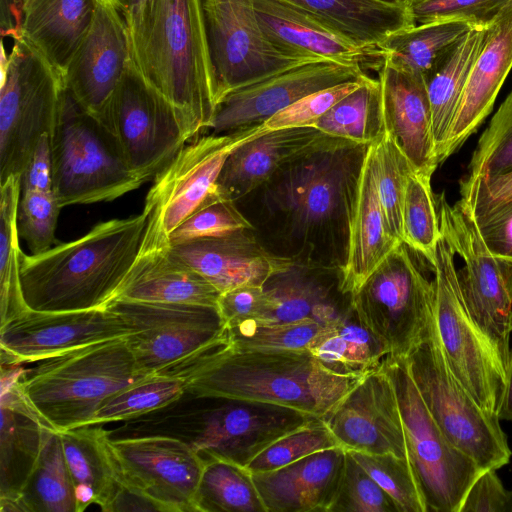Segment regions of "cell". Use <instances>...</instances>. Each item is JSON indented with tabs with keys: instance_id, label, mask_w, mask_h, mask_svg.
I'll use <instances>...</instances> for the list:
<instances>
[{
	"instance_id": "obj_1",
	"label": "cell",
	"mask_w": 512,
	"mask_h": 512,
	"mask_svg": "<svg viewBox=\"0 0 512 512\" xmlns=\"http://www.w3.org/2000/svg\"><path fill=\"white\" fill-rule=\"evenodd\" d=\"M369 146L344 140L318 149L285 165L259 187L264 212L286 244L287 256L342 269Z\"/></svg>"
},
{
	"instance_id": "obj_2",
	"label": "cell",
	"mask_w": 512,
	"mask_h": 512,
	"mask_svg": "<svg viewBox=\"0 0 512 512\" xmlns=\"http://www.w3.org/2000/svg\"><path fill=\"white\" fill-rule=\"evenodd\" d=\"M144 211L96 224L82 237L40 254H21L23 297L30 310L79 311L106 307L139 254Z\"/></svg>"
},
{
	"instance_id": "obj_3",
	"label": "cell",
	"mask_w": 512,
	"mask_h": 512,
	"mask_svg": "<svg viewBox=\"0 0 512 512\" xmlns=\"http://www.w3.org/2000/svg\"><path fill=\"white\" fill-rule=\"evenodd\" d=\"M363 377L335 374L308 350L241 349L226 338L181 378L192 394L274 403L324 419Z\"/></svg>"
},
{
	"instance_id": "obj_4",
	"label": "cell",
	"mask_w": 512,
	"mask_h": 512,
	"mask_svg": "<svg viewBox=\"0 0 512 512\" xmlns=\"http://www.w3.org/2000/svg\"><path fill=\"white\" fill-rule=\"evenodd\" d=\"M316 419L319 418L304 411L274 403L185 391L161 409L124 421L109 435L173 437L204 460L219 459L246 468L274 441Z\"/></svg>"
},
{
	"instance_id": "obj_5",
	"label": "cell",
	"mask_w": 512,
	"mask_h": 512,
	"mask_svg": "<svg viewBox=\"0 0 512 512\" xmlns=\"http://www.w3.org/2000/svg\"><path fill=\"white\" fill-rule=\"evenodd\" d=\"M135 65L176 108L188 141L209 129L216 84L201 0H157Z\"/></svg>"
},
{
	"instance_id": "obj_6",
	"label": "cell",
	"mask_w": 512,
	"mask_h": 512,
	"mask_svg": "<svg viewBox=\"0 0 512 512\" xmlns=\"http://www.w3.org/2000/svg\"><path fill=\"white\" fill-rule=\"evenodd\" d=\"M36 363L20 378V388L57 431L91 425L105 400L151 377L139 368L126 338L87 345Z\"/></svg>"
},
{
	"instance_id": "obj_7",
	"label": "cell",
	"mask_w": 512,
	"mask_h": 512,
	"mask_svg": "<svg viewBox=\"0 0 512 512\" xmlns=\"http://www.w3.org/2000/svg\"><path fill=\"white\" fill-rule=\"evenodd\" d=\"M51 153L53 192L62 208L113 201L146 182L131 170L114 135L66 88Z\"/></svg>"
},
{
	"instance_id": "obj_8",
	"label": "cell",
	"mask_w": 512,
	"mask_h": 512,
	"mask_svg": "<svg viewBox=\"0 0 512 512\" xmlns=\"http://www.w3.org/2000/svg\"><path fill=\"white\" fill-rule=\"evenodd\" d=\"M410 375L433 420L457 449L482 470H497L512 455L498 416L486 412L451 372L433 315L423 338L405 357Z\"/></svg>"
},
{
	"instance_id": "obj_9",
	"label": "cell",
	"mask_w": 512,
	"mask_h": 512,
	"mask_svg": "<svg viewBox=\"0 0 512 512\" xmlns=\"http://www.w3.org/2000/svg\"><path fill=\"white\" fill-rule=\"evenodd\" d=\"M6 56L0 88V184L26 168L38 142L51 136L65 92L63 75L22 38Z\"/></svg>"
},
{
	"instance_id": "obj_10",
	"label": "cell",
	"mask_w": 512,
	"mask_h": 512,
	"mask_svg": "<svg viewBox=\"0 0 512 512\" xmlns=\"http://www.w3.org/2000/svg\"><path fill=\"white\" fill-rule=\"evenodd\" d=\"M131 330L128 346L149 376L182 377L227 338L217 307L115 299L107 305Z\"/></svg>"
},
{
	"instance_id": "obj_11",
	"label": "cell",
	"mask_w": 512,
	"mask_h": 512,
	"mask_svg": "<svg viewBox=\"0 0 512 512\" xmlns=\"http://www.w3.org/2000/svg\"><path fill=\"white\" fill-rule=\"evenodd\" d=\"M381 368L396 393L409 461L426 512H460L469 487L483 470L441 432L415 386L406 358L388 356Z\"/></svg>"
},
{
	"instance_id": "obj_12",
	"label": "cell",
	"mask_w": 512,
	"mask_h": 512,
	"mask_svg": "<svg viewBox=\"0 0 512 512\" xmlns=\"http://www.w3.org/2000/svg\"><path fill=\"white\" fill-rule=\"evenodd\" d=\"M441 233L464 266L457 270L461 297L473 322L506 371L512 332V262L494 256L474 219L444 193L435 196Z\"/></svg>"
},
{
	"instance_id": "obj_13",
	"label": "cell",
	"mask_w": 512,
	"mask_h": 512,
	"mask_svg": "<svg viewBox=\"0 0 512 512\" xmlns=\"http://www.w3.org/2000/svg\"><path fill=\"white\" fill-rule=\"evenodd\" d=\"M455 251L441 233L434 263V315L447 364L465 390L488 413L498 415L505 388V369L471 319L461 297Z\"/></svg>"
},
{
	"instance_id": "obj_14",
	"label": "cell",
	"mask_w": 512,
	"mask_h": 512,
	"mask_svg": "<svg viewBox=\"0 0 512 512\" xmlns=\"http://www.w3.org/2000/svg\"><path fill=\"white\" fill-rule=\"evenodd\" d=\"M410 251L398 245L351 297L359 319L392 357H406L434 315V279L422 273Z\"/></svg>"
},
{
	"instance_id": "obj_15",
	"label": "cell",
	"mask_w": 512,
	"mask_h": 512,
	"mask_svg": "<svg viewBox=\"0 0 512 512\" xmlns=\"http://www.w3.org/2000/svg\"><path fill=\"white\" fill-rule=\"evenodd\" d=\"M104 126L133 172L146 182L186 144L176 108L142 75L133 60L108 104Z\"/></svg>"
},
{
	"instance_id": "obj_16",
	"label": "cell",
	"mask_w": 512,
	"mask_h": 512,
	"mask_svg": "<svg viewBox=\"0 0 512 512\" xmlns=\"http://www.w3.org/2000/svg\"><path fill=\"white\" fill-rule=\"evenodd\" d=\"M201 5L217 104L236 89L299 64L323 60L289 55L274 47L260 27L254 0H201Z\"/></svg>"
},
{
	"instance_id": "obj_17",
	"label": "cell",
	"mask_w": 512,
	"mask_h": 512,
	"mask_svg": "<svg viewBox=\"0 0 512 512\" xmlns=\"http://www.w3.org/2000/svg\"><path fill=\"white\" fill-rule=\"evenodd\" d=\"M266 130L263 124L231 133H211L185 144L154 177L143 209L148 223L169 237L217 187L231 151Z\"/></svg>"
},
{
	"instance_id": "obj_18",
	"label": "cell",
	"mask_w": 512,
	"mask_h": 512,
	"mask_svg": "<svg viewBox=\"0 0 512 512\" xmlns=\"http://www.w3.org/2000/svg\"><path fill=\"white\" fill-rule=\"evenodd\" d=\"M108 446L125 486L163 512H195L205 460L189 445L162 435L111 438L108 433Z\"/></svg>"
},
{
	"instance_id": "obj_19",
	"label": "cell",
	"mask_w": 512,
	"mask_h": 512,
	"mask_svg": "<svg viewBox=\"0 0 512 512\" xmlns=\"http://www.w3.org/2000/svg\"><path fill=\"white\" fill-rule=\"evenodd\" d=\"M131 330L108 306L79 311L28 310L0 326L1 365L38 362Z\"/></svg>"
},
{
	"instance_id": "obj_20",
	"label": "cell",
	"mask_w": 512,
	"mask_h": 512,
	"mask_svg": "<svg viewBox=\"0 0 512 512\" xmlns=\"http://www.w3.org/2000/svg\"><path fill=\"white\" fill-rule=\"evenodd\" d=\"M131 61L121 0H98L92 24L64 74L66 89L104 125L110 99Z\"/></svg>"
},
{
	"instance_id": "obj_21",
	"label": "cell",
	"mask_w": 512,
	"mask_h": 512,
	"mask_svg": "<svg viewBox=\"0 0 512 512\" xmlns=\"http://www.w3.org/2000/svg\"><path fill=\"white\" fill-rule=\"evenodd\" d=\"M365 75L362 65L331 59L299 64L228 93L217 104L209 129L224 134L263 125L310 93Z\"/></svg>"
},
{
	"instance_id": "obj_22",
	"label": "cell",
	"mask_w": 512,
	"mask_h": 512,
	"mask_svg": "<svg viewBox=\"0 0 512 512\" xmlns=\"http://www.w3.org/2000/svg\"><path fill=\"white\" fill-rule=\"evenodd\" d=\"M324 421L346 451L409 460L396 393L382 368L365 375Z\"/></svg>"
},
{
	"instance_id": "obj_23",
	"label": "cell",
	"mask_w": 512,
	"mask_h": 512,
	"mask_svg": "<svg viewBox=\"0 0 512 512\" xmlns=\"http://www.w3.org/2000/svg\"><path fill=\"white\" fill-rule=\"evenodd\" d=\"M22 365H1L0 511L26 512L21 493L39 459L48 427L20 388Z\"/></svg>"
},
{
	"instance_id": "obj_24",
	"label": "cell",
	"mask_w": 512,
	"mask_h": 512,
	"mask_svg": "<svg viewBox=\"0 0 512 512\" xmlns=\"http://www.w3.org/2000/svg\"><path fill=\"white\" fill-rule=\"evenodd\" d=\"M254 230L170 245L172 255L208 280L220 293L241 286H264L296 263L267 249Z\"/></svg>"
},
{
	"instance_id": "obj_25",
	"label": "cell",
	"mask_w": 512,
	"mask_h": 512,
	"mask_svg": "<svg viewBox=\"0 0 512 512\" xmlns=\"http://www.w3.org/2000/svg\"><path fill=\"white\" fill-rule=\"evenodd\" d=\"M260 27L278 50L294 56L366 64L378 70L379 48L364 47L327 21L284 0H254Z\"/></svg>"
},
{
	"instance_id": "obj_26",
	"label": "cell",
	"mask_w": 512,
	"mask_h": 512,
	"mask_svg": "<svg viewBox=\"0 0 512 512\" xmlns=\"http://www.w3.org/2000/svg\"><path fill=\"white\" fill-rule=\"evenodd\" d=\"M341 141L344 140L313 126L266 130L231 151L219 176L218 189L227 199L236 202L257 190L290 162Z\"/></svg>"
},
{
	"instance_id": "obj_27",
	"label": "cell",
	"mask_w": 512,
	"mask_h": 512,
	"mask_svg": "<svg viewBox=\"0 0 512 512\" xmlns=\"http://www.w3.org/2000/svg\"><path fill=\"white\" fill-rule=\"evenodd\" d=\"M220 294L200 273L175 258L169 237L147 222L139 254L115 299L217 307Z\"/></svg>"
},
{
	"instance_id": "obj_28",
	"label": "cell",
	"mask_w": 512,
	"mask_h": 512,
	"mask_svg": "<svg viewBox=\"0 0 512 512\" xmlns=\"http://www.w3.org/2000/svg\"><path fill=\"white\" fill-rule=\"evenodd\" d=\"M377 74L385 131L416 171L433 175L439 163L424 78L400 70L383 58Z\"/></svg>"
},
{
	"instance_id": "obj_29",
	"label": "cell",
	"mask_w": 512,
	"mask_h": 512,
	"mask_svg": "<svg viewBox=\"0 0 512 512\" xmlns=\"http://www.w3.org/2000/svg\"><path fill=\"white\" fill-rule=\"evenodd\" d=\"M273 323L316 321L330 325L352 308L351 295L341 288V268L296 261L289 269L275 274L263 286Z\"/></svg>"
},
{
	"instance_id": "obj_30",
	"label": "cell",
	"mask_w": 512,
	"mask_h": 512,
	"mask_svg": "<svg viewBox=\"0 0 512 512\" xmlns=\"http://www.w3.org/2000/svg\"><path fill=\"white\" fill-rule=\"evenodd\" d=\"M345 458L346 450L335 447L251 476L266 512H329Z\"/></svg>"
},
{
	"instance_id": "obj_31",
	"label": "cell",
	"mask_w": 512,
	"mask_h": 512,
	"mask_svg": "<svg viewBox=\"0 0 512 512\" xmlns=\"http://www.w3.org/2000/svg\"><path fill=\"white\" fill-rule=\"evenodd\" d=\"M512 69V3L490 26L487 41L466 82L441 155V163L456 152L490 114Z\"/></svg>"
},
{
	"instance_id": "obj_32",
	"label": "cell",
	"mask_w": 512,
	"mask_h": 512,
	"mask_svg": "<svg viewBox=\"0 0 512 512\" xmlns=\"http://www.w3.org/2000/svg\"><path fill=\"white\" fill-rule=\"evenodd\" d=\"M402 242L390 231L377 190L376 145L367 150L349 224L348 248L341 269V288L356 293Z\"/></svg>"
},
{
	"instance_id": "obj_33",
	"label": "cell",
	"mask_w": 512,
	"mask_h": 512,
	"mask_svg": "<svg viewBox=\"0 0 512 512\" xmlns=\"http://www.w3.org/2000/svg\"><path fill=\"white\" fill-rule=\"evenodd\" d=\"M97 2L25 0L17 38L31 45L64 77L74 53L92 24Z\"/></svg>"
},
{
	"instance_id": "obj_34",
	"label": "cell",
	"mask_w": 512,
	"mask_h": 512,
	"mask_svg": "<svg viewBox=\"0 0 512 512\" xmlns=\"http://www.w3.org/2000/svg\"><path fill=\"white\" fill-rule=\"evenodd\" d=\"M58 432L74 487L76 512L91 504L106 511L123 485L108 446V431L86 425Z\"/></svg>"
},
{
	"instance_id": "obj_35",
	"label": "cell",
	"mask_w": 512,
	"mask_h": 512,
	"mask_svg": "<svg viewBox=\"0 0 512 512\" xmlns=\"http://www.w3.org/2000/svg\"><path fill=\"white\" fill-rule=\"evenodd\" d=\"M338 28L361 46L378 48L392 34L414 26L411 6L382 0H284Z\"/></svg>"
},
{
	"instance_id": "obj_36",
	"label": "cell",
	"mask_w": 512,
	"mask_h": 512,
	"mask_svg": "<svg viewBox=\"0 0 512 512\" xmlns=\"http://www.w3.org/2000/svg\"><path fill=\"white\" fill-rule=\"evenodd\" d=\"M491 24L475 25L425 79L439 164L470 71L487 41Z\"/></svg>"
},
{
	"instance_id": "obj_37",
	"label": "cell",
	"mask_w": 512,
	"mask_h": 512,
	"mask_svg": "<svg viewBox=\"0 0 512 512\" xmlns=\"http://www.w3.org/2000/svg\"><path fill=\"white\" fill-rule=\"evenodd\" d=\"M307 350L327 370L344 376H365L380 369L389 356L384 343L362 323L353 307L324 326Z\"/></svg>"
},
{
	"instance_id": "obj_38",
	"label": "cell",
	"mask_w": 512,
	"mask_h": 512,
	"mask_svg": "<svg viewBox=\"0 0 512 512\" xmlns=\"http://www.w3.org/2000/svg\"><path fill=\"white\" fill-rule=\"evenodd\" d=\"M474 26L464 19L415 24L392 34L378 48L390 64L425 80Z\"/></svg>"
},
{
	"instance_id": "obj_39",
	"label": "cell",
	"mask_w": 512,
	"mask_h": 512,
	"mask_svg": "<svg viewBox=\"0 0 512 512\" xmlns=\"http://www.w3.org/2000/svg\"><path fill=\"white\" fill-rule=\"evenodd\" d=\"M22 193L21 176H10L0 184V326L29 310L21 278L17 210Z\"/></svg>"
},
{
	"instance_id": "obj_40",
	"label": "cell",
	"mask_w": 512,
	"mask_h": 512,
	"mask_svg": "<svg viewBox=\"0 0 512 512\" xmlns=\"http://www.w3.org/2000/svg\"><path fill=\"white\" fill-rule=\"evenodd\" d=\"M319 131L357 144L377 143L385 132L378 79L369 75L313 125Z\"/></svg>"
},
{
	"instance_id": "obj_41",
	"label": "cell",
	"mask_w": 512,
	"mask_h": 512,
	"mask_svg": "<svg viewBox=\"0 0 512 512\" xmlns=\"http://www.w3.org/2000/svg\"><path fill=\"white\" fill-rule=\"evenodd\" d=\"M27 512H76L73 483L66 465L60 434L45 431L42 450L22 493Z\"/></svg>"
},
{
	"instance_id": "obj_42",
	"label": "cell",
	"mask_w": 512,
	"mask_h": 512,
	"mask_svg": "<svg viewBox=\"0 0 512 512\" xmlns=\"http://www.w3.org/2000/svg\"><path fill=\"white\" fill-rule=\"evenodd\" d=\"M194 511L266 512V508L246 468L208 459L194 497Z\"/></svg>"
},
{
	"instance_id": "obj_43",
	"label": "cell",
	"mask_w": 512,
	"mask_h": 512,
	"mask_svg": "<svg viewBox=\"0 0 512 512\" xmlns=\"http://www.w3.org/2000/svg\"><path fill=\"white\" fill-rule=\"evenodd\" d=\"M431 177L416 170L408 175L402 210V241L432 267L441 230Z\"/></svg>"
},
{
	"instance_id": "obj_44",
	"label": "cell",
	"mask_w": 512,
	"mask_h": 512,
	"mask_svg": "<svg viewBox=\"0 0 512 512\" xmlns=\"http://www.w3.org/2000/svg\"><path fill=\"white\" fill-rule=\"evenodd\" d=\"M185 391V381L180 377L151 376L105 400L95 413L91 425L140 417L173 403Z\"/></svg>"
},
{
	"instance_id": "obj_45",
	"label": "cell",
	"mask_w": 512,
	"mask_h": 512,
	"mask_svg": "<svg viewBox=\"0 0 512 512\" xmlns=\"http://www.w3.org/2000/svg\"><path fill=\"white\" fill-rule=\"evenodd\" d=\"M324 325L303 320L287 323L250 319L226 326L229 343L241 349L307 350Z\"/></svg>"
},
{
	"instance_id": "obj_46",
	"label": "cell",
	"mask_w": 512,
	"mask_h": 512,
	"mask_svg": "<svg viewBox=\"0 0 512 512\" xmlns=\"http://www.w3.org/2000/svg\"><path fill=\"white\" fill-rule=\"evenodd\" d=\"M375 145L381 206L391 233L403 242V202L408 175L415 169L386 131Z\"/></svg>"
},
{
	"instance_id": "obj_47",
	"label": "cell",
	"mask_w": 512,
	"mask_h": 512,
	"mask_svg": "<svg viewBox=\"0 0 512 512\" xmlns=\"http://www.w3.org/2000/svg\"><path fill=\"white\" fill-rule=\"evenodd\" d=\"M254 229V225L237 208L235 202L223 196L217 186L169 235V242L170 245H176Z\"/></svg>"
},
{
	"instance_id": "obj_48",
	"label": "cell",
	"mask_w": 512,
	"mask_h": 512,
	"mask_svg": "<svg viewBox=\"0 0 512 512\" xmlns=\"http://www.w3.org/2000/svg\"><path fill=\"white\" fill-rule=\"evenodd\" d=\"M348 452L391 497L399 512H426L422 492L408 459L393 454Z\"/></svg>"
},
{
	"instance_id": "obj_49",
	"label": "cell",
	"mask_w": 512,
	"mask_h": 512,
	"mask_svg": "<svg viewBox=\"0 0 512 512\" xmlns=\"http://www.w3.org/2000/svg\"><path fill=\"white\" fill-rule=\"evenodd\" d=\"M341 447L324 419L292 431L270 444L246 467L251 473L269 472L287 466L311 454Z\"/></svg>"
},
{
	"instance_id": "obj_50",
	"label": "cell",
	"mask_w": 512,
	"mask_h": 512,
	"mask_svg": "<svg viewBox=\"0 0 512 512\" xmlns=\"http://www.w3.org/2000/svg\"><path fill=\"white\" fill-rule=\"evenodd\" d=\"M512 171V90L484 130L465 178H488Z\"/></svg>"
},
{
	"instance_id": "obj_51",
	"label": "cell",
	"mask_w": 512,
	"mask_h": 512,
	"mask_svg": "<svg viewBox=\"0 0 512 512\" xmlns=\"http://www.w3.org/2000/svg\"><path fill=\"white\" fill-rule=\"evenodd\" d=\"M61 208L53 191H22L17 229L31 254H40L53 247Z\"/></svg>"
},
{
	"instance_id": "obj_52",
	"label": "cell",
	"mask_w": 512,
	"mask_h": 512,
	"mask_svg": "<svg viewBox=\"0 0 512 512\" xmlns=\"http://www.w3.org/2000/svg\"><path fill=\"white\" fill-rule=\"evenodd\" d=\"M329 512H399L391 497L346 451L342 478Z\"/></svg>"
},
{
	"instance_id": "obj_53",
	"label": "cell",
	"mask_w": 512,
	"mask_h": 512,
	"mask_svg": "<svg viewBox=\"0 0 512 512\" xmlns=\"http://www.w3.org/2000/svg\"><path fill=\"white\" fill-rule=\"evenodd\" d=\"M459 204L477 226L512 209V171L488 178H463Z\"/></svg>"
},
{
	"instance_id": "obj_54",
	"label": "cell",
	"mask_w": 512,
	"mask_h": 512,
	"mask_svg": "<svg viewBox=\"0 0 512 512\" xmlns=\"http://www.w3.org/2000/svg\"><path fill=\"white\" fill-rule=\"evenodd\" d=\"M367 76L368 74L358 80L343 82L310 93L274 114L264 123V126L268 130L313 126L335 104L356 90Z\"/></svg>"
},
{
	"instance_id": "obj_55",
	"label": "cell",
	"mask_w": 512,
	"mask_h": 512,
	"mask_svg": "<svg viewBox=\"0 0 512 512\" xmlns=\"http://www.w3.org/2000/svg\"><path fill=\"white\" fill-rule=\"evenodd\" d=\"M511 3L512 0H412L410 6L416 24L464 19L487 26Z\"/></svg>"
},
{
	"instance_id": "obj_56",
	"label": "cell",
	"mask_w": 512,
	"mask_h": 512,
	"mask_svg": "<svg viewBox=\"0 0 512 512\" xmlns=\"http://www.w3.org/2000/svg\"><path fill=\"white\" fill-rule=\"evenodd\" d=\"M217 308L226 326L245 320H264L270 302L263 286H241L220 294Z\"/></svg>"
},
{
	"instance_id": "obj_57",
	"label": "cell",
	"mask_w": 512,
	"mask_h": 512,
	"mask_svg": "<svg viewBox=\"0 0 512 512\" xmlns=\"http://www.w3.org/2000/svg\"><path fill=\"white\" fill-rule=\"evenodd\" d=\"M460 512H512V491H507L496 470H483L469 487Z\"/></svg>"
},
{
	"instance_id": "obj_58",
	"label": "cell",
	"mask_w": 512,
	"mask_h": 512,
	"mask_svg": "<svg viewBox=\"0 0 512 512\" xmlns=\"http://www.w3.org/2000/svg\"><path fill=\"white\" fill-rule=\"evenodd\" d=\"M22 191H53L51 136L41 137L21 176Z\"/></svg>"
},
{
	"instance_id": "obj_59",
	"label": "cell",
	"mask_w": 512,
	"mask_h": 512,
	"mask_svg": "<svg viewBox=\"0 0 512 512\" xmlns=\"http://www.w3.org/2000/svg\"><path fill=\"white\" fill-rule=\"evenodd\" d=\"M157 0H121L132 47V60L140 57L150 33Z\"/></svg>"
},
{
	"instance_id": "obj_60",
	"label": "cell",
	"mask_w": 512,
	"mask_h": 512,
	"mask_svg": "<svg viewBox=\"0 0 512 512\" xmlns=\"http://www.w3.org/2000/svg\"><path fill=\"white\" fill-rule=\"evenodd\" d=\"M478 229L494 256L512 262V209L478 226Z\"/></svg>"
},
{
	"instance_id": "obj_61",
	"label": "cell",
	"mask_w": 512,
	"mask_h": 512,
	"mask_svg": "<svg viewBox=\"0 0 512 512\" xmlns=\"http://www.w3.org/2000/svg\"><path fill=\"white\" fill-rule=\"evenodd\" d=\"M107 512L115 511H162V508L143 494L132 490L124 484L119 489Z\"/></svg>"
},
{
	"instance_id": "obj_62",
	"label": "cell",
	"mask_w": 512,
	"mask_h": 512,
	"mask_svg": "<svg viewBox=\"0 0 512 512\" xmlns=\"http://www.w3.org/2000/svg\"><path fill=\"white\" fill-rule=\"evenodd\" d=\"M25 0H0V29L2 36L18 37L21 11Z\"/></svg>"
},
{
	"instance_id": "obj_63",
	"label": "cell",
	"mask_w": 512,
	"mask_h": 512,
	"mask_svg": "<svg viewBox=\"0 0 512 512\" xmlns=\"http://www.w3.org/2000/svg\"><path fill=\"white\" fill-rule=\"evenodd\" d=\"M497 416L500 420L512 421V349L505 371V388Z\"/></svg>"
},
{
	"instance_id": "obj_64",
	"label": "cell",
	"mask_w": 512,
	"mask_h": 512,
	"mask_svg": "<svg viewBox=\"0 0 512 512\" xmlns=\"http://www.w3.org/2000/svg\"><path fill=\"white\" fill-rule=\"evenodd\" d=\"M386 2H393V3H407L410 4L412 0H382Z\"/></svg>"
}]
</instances>
